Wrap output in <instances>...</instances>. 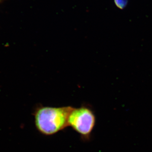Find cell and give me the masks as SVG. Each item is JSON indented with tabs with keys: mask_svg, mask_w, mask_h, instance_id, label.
Listing matches in <instances>:
<instances>
[{
	"mask_svg": "<svg viewBox=\"0 0 152 152\" xmlns=\"http://www.w3.org/2000/svg\"><path fill=\"white\" fill-rule=\"evenodd\" d=\"M96 115L92 107L88 104H82L80 107H73L68 120V126L80 135L83 141L91 138L96 124Z\"/></svg>",
	"mask_w": 152,
	"mask_h": 152,
	"instance_id": "cell-2",
	"label": "cell"
},
{
	"mask_svg": "<svg viewBox=\"0 0 152 152\" xmlns=\"http://www.w3.org/2000/svg\"><path fill=\"white\" fill-rule=\"evenodd\" d=\"M129 2V0H114V3L117 7L123 10L126 7Z\"/></svg>",
	"mask_w": 152,
	"mask_h": 152,
	"instance_id": "cell-3",
	"label": "cell"
},
{
	"mask_svg": "<svg viewBox=\"0 0 152 152\" xmlns=\"http://www.w3.org/2000/svg\"><path fill=\"white\" fill-rule=\"evenodd\" d=\"M73 106L53 107L36 105L33 110L34 124L37 131L45 136H52L68 126V120Z\"/></svg>",
	"mask_w": 152,
	"mask_h": 152,
	"instance_id": "cell-1",
	"label": "cell"
},
{
	"mask_svg": "<svg viewBox=\"0 0 152 152\" xmlns=\"http://www.w3.org/2000/svg\"><path fill=\"white\" fill-rule=\"evenodd\" d=\"M4 1V0H0V3H1V1Z\"/></svg>",
	"mask_w": 152,
	"mask_h": 152,
	"instance_id": "cell-4",
	"label": "cell"
}]
</instances>
